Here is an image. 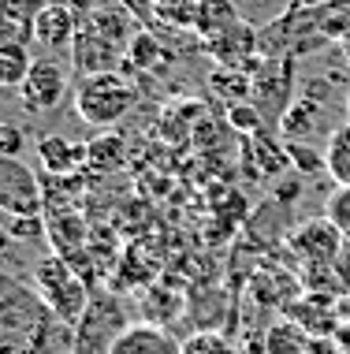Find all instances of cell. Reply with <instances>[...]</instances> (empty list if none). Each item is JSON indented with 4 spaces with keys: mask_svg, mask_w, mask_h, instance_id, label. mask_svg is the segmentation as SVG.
<instances>
[{
    "mask_svg": "<svg viewBox=\"0 0 350 354\" xmlns=\"http://www.w3.org/2000/svg\"><path fill=\"white\" fill-rule=\"evenodd\" d=\"M71 347L75 328L56 317L37 287L12 272L0 276V354H68Z\"/></svg>",
    "mask_w": 350,
    "mask_h": 354,
    "instance_id": "cell-1",
    "label": "cell"
},
{
    "mask_svg": "<svg viewBox=\"0 0 350 354\" xmlns=\"http://www.w3.org/2000/svg\"><path fill=\"white\" fill-rule=\"evenodd\" d=\"M135 26L138 19L123 0H105V4L79 12V34H75L71 45V64L79 71V79L97 71H116L130 56V45L138 37Z\"/></svg>",
    "mask_w": 350,
    "mask_h": 354,
    "instance_id": "cell-2",
    "label": "cell"
},
{
    "mask_svg": "<svg viewBox=\"0 0 350 354\" xmlns=\"http://www.w3.org/2000/svg\"><path fill=\"white\" fill-rule=\"evenodd\" d=\"M75 116L93 131H112L116 123L130 116V109L138 104V86L119 71H97L82 75L79 86L71 93Z\"/></svg>",
    "mask_w": 350,
    "mask_h": 354,
    "instance_id": "cell-3",
    "label": "cell"
},
{
    "mask_svg": "<svg viewBox=\"0 0 350 354\" xmlns=\"http://www.w3.org/2000/svg\"><path fill=\"white\" fill-rule=\"evenodd\" d=\"M34 287L45 302L52 306V313L60 317L64 324H79L82 313L90 310L93 295H90V283L82 280V272L71 269L68 257L52 254V257H41L34 265Z\"/></svg>",
    "mask_w": 350,
    "mask_h": 354,
    "instance_id": "cell-4",
    "label": "cell"
},
{
    "mask_svg": "<svg viewBox=\"0 0 350 354\" xmlns=\"http://www.w3.org/2000/svg\"><path fill=\"white\" fill-rule=\"evenodd\" d=\"M127 328L123 306L112 295H93L90 310L82 313V321L75 324V347L71 354H112L119 332Z\"/></svg>",
    "mask_w": 350,
    "mask_h": 354,
    "instance_id": "cell-5",
    "label": "cell"
},
{
    "mask_svg": "<svg viewBox=\"0 0 350 354\" xmlns=\"http://www.w3.org/2000/svg\"><path fill=\"white\" fill-rule=\"evenodd\" d=\"M287 250L295 254L298 269H309V265H336L347 250V235L339 232L328 216L306 220L295 232L287 235Z\"/></svg>",
    "mask_w": 350,
    "mask_h": 354,
    "instance_id": "cell-6",
    "label": "cell"
},
{
    "mask_svg": "<svg viewBox=\"0 0 350 354\" xmlns=\"http://www.w3.org/2000/svg\"><path fill=\"white\" fill-rule=\"evenodd\" d=\"M0 209L8 216H37L45 209L41 179L19 157H0Z\"/></svg>",
    "mask_w": 350,
    "mask_h": 354,
    "instance_id": "cell-7",
    "label": "cell"
},
{
    "mask_svg": "<svg viewBox=\"0 0 350 354\" xmlns=\"http://www.w3.org/2000/svg\"><path fill=\"white\" fill-rule=\"evenodd\" d=\"M68 93H71L68 68L56 56H37L26 82L19 86V101H23L26 112H52L68 101Z\"/></svg>",
    "mask_w": 350,
    "mask_h": 354,
    "instance_id": "cell-8",
    "label": "cell"
},
{
    "mask_svg": "<svg viewBox=\"0 0 350 354\" xmlns=\"http://www.w3.org/2000/svg\"><path fill=\"white\" fill-rule=\"evenodd\" d=\"M320 90V79L306 82V90L295 93V101L287 104V112L280 116V135L287 142H306L313 138L320 131V123H324V112H328V97Z\"/></svg>",
    "mask_w": 350,
    "mask_h": 354,
    "instance_id": "cell-9",
    "label": "cell"
},
{
    "mask_svg": "<svg viewBox=\"0 0 350 354\" xmlns=\"http://www.w3.org/2000/svg\"><path fill=\"white\" fill-rule=\"evenodd\" d=\"M75 34H79V8L71 0H49V8L34 19V41L52 56L71 53Z\"/></svg>",
    "mask_w": 350,
    "mask_h": 354,
    "instance_id": "cell-10",
    "label": "cell"
},
{
    "mask_svg": "<svg viewBox=\"0 0 350 354\" xmlns=\"http://www.w3.org/2000/svg\"><path fill=\"white\" fill-rule=\"evenodd\" d=\"M205 49H209V56L220 68H253V64H257V53H261V34L239 19V23L228 26L224 34H216L213 41H205Z\"/></svg>",
    "mask_w": 350,
    "mask_h": 354,
    "instance_id": "cell-11",
    "label": "cell"
},
{
    "mask_svg": "<svg viewBox=\"0 0 350 354\" xmlns=\"http://www.w3.org/2000/svg\"><path fill=\"white\" fill-rule=\"evenodd\" d=\"M112 354H183V343H179L164 324L138 321V324H127V328L119 332Z\"/></svg>",
    "mask_w": 350,
    "mask_h": 354,
    "instance_id": "cell-12",
    "label": "cell"
},
{
    "mask_svg": "<svg viewBox=\"0 0 350 354\" xmlns=\"http://www.w3.org/2000/svg\"><path fill=\"white\" fill-rule=\"evenodd\" d=\"M336 302L339 295L332 291H306L295 306H287V317L298 321L309 336H336Z\"/></svg>",
    "mask_w": 350,
    "mask_h": 354,
    "instance_id": "cell-13",
    "label": "cell"
},
{
    "mask_svg": "<svg viewBox=\"0 0 350 354\" xmlns=\"http://www.w3.org/2000/svg\"><path fill=\"white\" fill-rule=\"evenodd\" d=\"M86 146L82 142H71V138H60V135H45L37 142V160L49 176H75L82 165H86Z\"/></svg>",
    "mask_w": 350,
    "mask_h": 354,
    "instance_id": "cell-14",
    "label": "cell"
},
{
    "mask_svg": "<svg viewBox=\"0 0 350 354\" xmlns=\"http://www.w3.org/2000/svg\"><path fill=\"white\" fill-rule=\"evenodd\" d=\"M246 171H250L253 179H276L283 171L291 168V153L287 146H276V142H269L264 135H253L246 138Z\"/></svg>",
    "mask_w": 350,
    "mask_h": 354,
    "instance_id": "cell-15",
    "label": "cell"
},
{
    "mask_svg": "<svg viewBox=\"0 0 350 354\" xmlns=\"http://www.w3.org/2000/svg\"><path fill=\"white\" fill-rule=\"evenodd\" d=\"M261 336H264V354H309V351H313L309 332L302 328L298 321H291V317L269 324Z\"/></svg>",
    "mask_w": 350,
    "mask_h": 354,
    "instance_id": "cell-16",
    "label": "cell"
},
{
    "mask_svg": "<svg viewBox=\"0 0 350 354\" xmlns=\"http://www.w3.org/2000/svg\"><path fill=\"white\" fill-rule=\"evenodd\" d=\"M235 23H239V12H235L231 0H202V4H197L194 34L202 37V41H213L216 34H224Z\"/></svg>",
    "mask_w": 350,
    "mask_h": 354,
    "instance_id": "cell-17",
    "label": "cell"
},
{
    "mask_svg": "<svg viewBox=\"0 0 350 354\" xmlns=\"http://www.w3.org/2000/svg\"><path fill=\"white\" fill-rule=\"evenodd\" d=\"M324 171L332 176L336 187H350V120L328 135L324 146Z\"/></svg>",
    "mask_w": 350,
    "mask_h": 354,
    "instance_id": "cell-18",
    "label": "cell"
},
{
    "mask_svg": "<svg viewBox=\"0 0 350 354\" xmlns=\"http://www.w3.org/2000/svg\"><path fill=\"white\" fill-rule=\"evenodd\" d=\"M34 60H37V56H30V45L4 41V45H0V86L19 90V86L26 82V75H30Z\"/></svg>",
    "mask_w": 350,
    "mask_h": 354,
    "instance_id": "cell-19",
    "label": "cell"
},
{
    "mask_svg": "<svg viewBox=\"0 0 350 354\" xmlns=\"http://www.w3.org/2000/svg\"><path fill=\"white\" fill-rule=\"evenodd\" d=\"M179 313H183V299L175 291H164V287H153L146 291V302H142V321H153V324H172Z\"/></svg>",
    "mask_w": 350,
    "mask_h": 354,
    "instance_id": "cell-20",
    "label": "cell"
},
{
    "mask_svg": "<svg viewBox=\"0 0 350 354\" xmlns=\"http://www.w3.org/2000/svg\"><path fill=\"white\" fill-rule=\"evenodd\" d=\"M86 168H93V171H112V168H119L123 165V142L112 135V131H105L101 138H93V142H86Z\"/></svg>",
    "mask_w": 350,
    "mask_h": 354,
    "instance_id": "cell-21",
    "label": "cell"
},
{
    "mask_svg": "<svg viewBox=\"0 0 350 354\" xmlns=\"http://www.w3.org/2000/svg\"><path fill=\"white\" fill-rule=\"evenodd\" d=\"M197 4H202V0H157L153 19L164 26H172V30H194Z\"/></svg>",
    "mask_w": 350,
    "mask_h": 354,
    "instance_id": "cell-22",
    "label": "cell"
},
{
    "mask_svg": "<svg viewBox=\"0 0 350 354\" xmlns=\"http://www.w3.org/2000/svg\"><path fill=\"white\" fill-rule=\"evenodd\" d=\"M261 123H264V112H261L253 101L228 104V127L235 131V135L253 138V135H261Z\"/></svg>",
    "mask_w": 350,
    "mask_h": 354,
    "instance_id": "cell-23",
    "label": "cell"
},
{
    "mask_svg": "<svg viewBox=\"0 0 350 354\" xmlns=\"http://www.w3.org/2000/svg\"><path fill=\"white\" fill-rule=\"evenodd\" d=\"M183 354H235L231 339L216 328H197L183 339Z\"/></svg>",
    "mask_w": 350,
    "mask_h": 354,
    "instance_id": "cell-24",
    "label": "cell"
},
{
    "mask_svg": "<svg viewBox=\"0 0 350 354\" xmlns=\"http://www.w3.org/2000/svg\"><path fill=\"white\" fill-rule=\"evenodd\" d=\"M8 239H19V243H41L49 239V220L41 213L37 216H8Z\"/></svg>",
    "mask_w": 350,
    "mask_h": 354,
    "instance_id": "cell-25",
    "label": "cell"
},
{
    "mask_svg": "<svg viewBox=\"0 0 350 354\" xmlns=\"http://www.w3.org/2000/svg\"><path fill=\"white\" fill-rule=\"evenodd\" d=\"M287 153H291V168L302 171V176L324 171V149H313L309 142H287Z\"/></svg>",
    "mask_w": 350,
    "mask_h": 354,
    "instance_id": "cell-26",
    "label": "cell"
},
{
    "mask_svg": "<svg viewBox=\"0 0 350 354\" xmlns=\"http://www.w3.org/2000/svg\"><path fill=\"white\" fill-rule=\"evenodd\" d=\"M45 8H49V0H0V19L34 26V19L41 15Z\"/></svg>",
    "mask_w": 350,
    "mask_h": 354,
    "instance_id": "cell-27",
    "label": "cell"
},
{
    "mask_svg": "<svg viewBox=\"0 0 350 354\" xmlns=\"http://www.w3.org/2000/svg\"><path fill=\"white\" fill-rule=\"evenodd\" d=\"M324 216L350 239V187H336L332 198L324 202Z\"/></svg>",
    "mask_w": 350,
    "mask_h": 354,
    "instance_id": "cell-28",
    "label": "cell"
},
{
    "mask_svg": "<svg viewBox=\"0 0 350 354\" xmlns=\"http://www.w3.org/2000/svg\"><path fill=\"white\" fill-rule=\"evenodd\" d=\"M26 149V135L19 123H0V157H19Z\"/></svg>",
    "mask_w": 350,
    "mask_h": 354,
    "instance_id": "cell-29",
    "label": "cell"
},
{
    "mask_svg": "<svg viewBox=\"0 0 350 354\" xmlns=\"http://www.w3.org/2000/svg\"><path fill=\"white\" fill-rule=\"evenodd\" d=\"M123 4L135 12L138 23H149V19H153V12H157V0H123Z\"/></svg>",
    "mask_w": 350,
    "mask_h": 354,
    "instance_id": "cell-30",
    "label": "cell"
},
{
    "mask_svg": "<svg viewBox=\"0 0 350 354\" xmlns=\"http://www.w3.org/2000/svg\"><path fill=\"white\" fill-rule=\"evenodd\" d=\"M343 104H347V120H350V90H347V101Z\"/></svg>",
    "mask_w": 350,
    "mask_h": 354,
    "instance_id": "cell-31",
    "label": "cell"
},
{
    "mask_svg": "<svg viewBox=\"0 0 350 354\" xmlns=\"http://www.w3.org/2000/svg\"><path fill=\"white\" fill-rule=\"evenodd\" d=\"M71 4H82V0H71Z\"/></svg>",
    "mask_w": 350,
    "mask_h": 354,
    "instance_id": "cell-32",
    "label": "cell"
}]
</instances>
